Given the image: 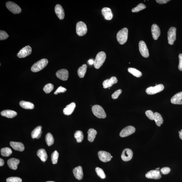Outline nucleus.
<instances>
[{"label": "nucleus", "instance_id": "nucleus-1", "mask_svg": "<svg viewBox=\"0 0 182 182\" xmlns=\"http://www.w3.org/2000/svg\"><path fill=\"white\" fill-rule=\"evenodd\" d=\"M48 63L47 59H42L34 64L31 68V70L33 72H39L46 67Z\"/></svg>", "mask_w": 182, "mask_h": 182}, {"label": "nucleus", "instance_id": "nucleus-2", "mask_svg": "<svg viewBox=\"0 0 182 182\" xmlns=\"http://www.w3.org/2000/svg\"><path fill=\"white\" fill-rule=\"evenodd\" d=\"M128 30L127 28H122L117 33V38L118 43L123 45L126 42L128 38Z\"/></svg>", "mask_w": 182, "mask_h": 182}, {"label": "nucleus", "instance_id": "nucleus-3", "mask_svg": "<svg viewBox=\"0 0 182 182\" xmlns=\"http://www.w3.org/2000/svg\"><path fill=\"white\" fill-rule=\"evenodd\" d=\"M106 58V54L104 52H99L97 54L94 60V65L95 68L96 69H99L105 61Z\"/></svg>", "mask_w": 182, "mask_h": 182}, {"label": "nucleus", "instance_id": "nucleus-4", "mask_svg": "<svg viewBox=\"0 0 182 182\" xmlns=\"http://www.w3.org/2000/svg\"><path fill=\"white\" fill-rule=\"evenodd\" d=\"M92 110L94 114L97 118H105L106 117L105 111L101 106L95 105L92 107Z\"/></svg>", "mask_w": 182, "mask_h": 182}, {"label": "nucleus", "instance_id": "nucleus-5", "mask_svg": "<svg viewBox=\"0 0 182 182\" xmlns=\"http://www.w3.org/2000/svg\"><path fill=\"white\" fill-rule=\"evenodd\" d=\"M76 31L77 35L79 36H82L86 35L87 31L86 24L82 21L77 23L76 26Z\"/></svg>", "mask_w": 182, "mask_h": 182}, {"label": "nucleus", "instance_id": "nucleus-6", "mask_svg": "<svg viewBox=\"0 0 182 182\" xmlns=\"http://www.w3.org/2000/svg\"><path fill=\"white\" fill-rule=\"evenodd\" d=\"M6 6L7 8L14 14H19L21 12V9L20 7L13 2H6Z\"/></svg>", "mask_w": 182, "mask_h": 182}, {"label": "nucleus", "instance_id": "nucleus-7", "mask_svg": "<svg viewBox=\"0 0 182 182\" xmlns=\"http://www.w3.org/2000/svg\"><path fill=\"white\" fill-rule=\"evenodd\" d=\"M176 27H171L168 32V42L170 45L174 44L176 39Z\"/></svg>", "mask_w": 182, "mask_h": 182}, {"label": "nucleus", "instance_id": "nucleus-8", "mask_svg": "<svg viewBox=\"0 0 182 182\" xmlns=\"http://www.w3.org/2000/svg\"><path fill=\"white\" fill-rule=\"evenodd\" d=\"M164 87L162 84L157 85L154 87H150L147 88L146 90V92L147 94L153 95L160 92L163 91Z\"/></svg>", "mask_w": 182, "mask_h": 182}, {"label": "nucleus", "instance_id": "nucleus-9", "mask_svg": "<svg viewBox=\"0 0 182 182\" xmlns=\"http://www.w3.org/2000/svg\"><path fill=\"white\" fill-rule=\"evenodd\" d=\"M32 48L29 45L24 47L22 48L17 54V56L19 58H23L28 56L31 53Z\"/></svg>", "mask_w": 182, "mask_h": 182}, {"label": "nucleus", "instance_id": "nucleus-10", "mask_svg": "<svg viewBox=\"0 0 182 182\" xmlns=\"http://www.w3.org/2000/svg\"><path fill=\"white\" fill-rule=\"evenodd\" d=\"M139 50L142 56L145 58H148L149 53L148 49L145 43L143 41H141L139 44Z\"/></svg>", "mask_w": 182, "mask_h": 182}, {"label": "nucleus", "instance_id": "nucleus-11", "mask_svg": "<svg viewBox=\"0 0 182 182\" xmlns=\"http://www.w3.org/2000/svg\"><path fill=\"white\" fill-rule=\"evenodd\" d=\"M135 127L132 126H128L123 129L120 133V136L122 137H125L130 135L135 132Z\"/></svg>", "mask_w": 182, "mask_h": 182}, {"label": "nucleus", "instance_id": "nucleus-12", "mask_svg": "<svg viewBox=\"0 0 182 182\" xmlns=\"http://www.w3.org/2000/svg\"><path fill=\"white\" fill-rule=\"evenodd\" d=\"M133 156V152L129 149H124L122 151L121 155L122 160L125 161H128L131 160Z\"/></svg>", "mask_w": 182, "mask_h": 182}, {"label": "nucleus", "instance_id": "nucleus-13", "mask_svg": "<svg viewBox=\"0 0 182 182\" xmlns=\"http://www.w3.org/2000/svg\"><path fill=\"white\" fill-rule=\"evenodd\" d=\"M99 157L100 160L104 162H108L111 159V154L105 151H100L98 152Z\"/></svg>", "mask_w": 182, "mask_h": 182}, {"label": "nucleus", "instance_id": "nucleus-14", "mask_svg": "<svg viewBox=\"0 0 182 182\" xmlns=\"http://www.w3.org/2000/svg\"><path fill=\"white\" fill-rule=\"evenodd\" d=\"M148 178L158 179L161 178L160 171L158 170H152L148 172L145 175Z\"/></svg>", "mask_w": 182, "mask_h": 182}, {"label": "nucleus", "instance_id": "nucleus-15", "mask_svg": "<svg viewBox=\"0 0 182 182\" xmlns=\"http://www.w3.org/2000/svg\"><path fill=\"white\" fill-rule=\"evenodd\" d=\"M58 78L63 81H67L69 77V72L65 69H62L58 70L56 74Z\"/></svg>", "mask_w": 182, "mask_h": 182}, {"label": "nucleus", "instance_id": "nucleus-16", "mask_svg": "<svg viewBox=\"0 0 182 182\" xmlns=\"http://www.w3.org/2000/svg\"><path fill=\"white\" fill-rule=\"evenodd\" d=\"M118 80L115 77H111L110 79L106 80L103 82V85L104 88H110L114 84L117 83Z\"/></svg>", "mask_w": 182, "mask_h": 182}, {"label": "nucleus", "instance_id": "nucleus-17", "mask_svg": "<svg viewBox=\"0 0 182 182\" xmlns=\"http://www.w3.org/2000/svg\"><path fill=\"white\" fill-rule=\"evenodd\" d=\"M151 31L152 37L154 40H158L161 34L160 28L156 24H154L151 26Z\"/></svg>", "mask_w": 182, "mask_h": 182}, {"label": "nucleus", "instance_id": "nucleus-18", "mask_svg": "<svg viewBox=\"0 0 182 182\" xmlns=\"http://www.w3.org/2000/svg\"><path fill=\"white\" fill-rule=\"evenodd\" d=\"M73 173L75 177L79 180H80L83 178V173L82 168L81 166L75 168L73 170Z\"/></svg>", "mask_w": 182, "mask_h": 182}, {"label": "nucleus", "instance_id": "nucleus-19", "mask_svg": "<svg viewBox=\"0 0 182 182\" xmlns=\"http://www.w3.org/2000/svg\"><path fill=\"white\" fill-rule=\"evenodd\" d=\"M55 11L57 16L60 20H63L65 17V14L63 9L60 4H58L55 8Z\"/></svg>", "mask_w": 182, "mask_h": 182}, {"label": "nucleus", "instance_id": "nucleus-20", "mask_svg": "<svg viewBox=\"0 0 182 182\" xmlns=\"http://www.w3.org/2000/svg\"><path fill=\"white\" fill-rule=\"evenodd\" d=\"M173 104L182 105V92L177 93L171 99Z\"/></svg>", "mask_w": 182, "mask_h": 182}, {"label": "nucleus", "instance_id": "nucleus-21", "mask_svg": "<svg viewBox=\"0 0 182 182\" xmlns=\"http://www.w3.org/2000/svg\"><path fill=\"white\" fill-rule=\"evenodd\" d=\"M19 159L13 158H11L8 161V165L11 169L16 170L17 169L18 165L20 163Z\"/></svg>", "mask_w": 182, "mask_h": 182}, {"label": "nucleus", "instance_id": "nucleus-22", "mask_svg": "<svg viewBox=\"0 0 182 182\" xmlns=\"http://www.w3.org/2000/svg\"><path fill=\"white\" fill-rule=\"evenodd\" d=\"M76 107V104L74 102H73L66 107L64 109L63 113L65 115H69L71 114L75 110Z\"/></svg>", "mask_w": 182, "mask_h": 182}, {"label": "nucleus", "instance_id": "nucleus-23", "mask_svg": "<svg viewBox=\"0 0 182 182\" xmlns=\"http://www.w3.org/2000/svg\"><path fill=\"white\" fill-rule=\"evenodd\" d=\"M102 13L106 20H110L112 19L113 15L110 9L104 8L102 9Z\"/></svg>", "mask_w": 182, "mask_h": 182}, {"label": "nucleus", "instance_id": "nucleus-24", "mask_svg": "<svg viewBox=\"0 0 182 182\" xmlns=\"http://www.w3.org/2000/svg\"><path fill=\"white\" fill-rule=\"evenodd\" d=\"M11 146L16 151H24V145L21 142L11 141L10 142Z\"/></svg>", "mask_w": 182, "mask_h": 182}, {"label": "nucleus", "instance_id": "nucleus-25", "mask_svg": "<svg viewBox=\"0 0 182 182\" xmlns=\"http://www.w3.org/2000/svg\"><path fill=\"white\" fill-rule=\"evenodd\" d=\"M42 127L38 126L31 132V136L33 139L36 138L38 139L41 138L42 133Z\"/></svg>", "mask_w": 182, "mask_h": 182}, {"label": "nucleus", "instance_id": "nucleus-26", "mask_svg": "<svg viewBox=\"0 0 182 182\" xmlns=\"http://www.w3.org/2000/svg\"><path fill=\"white\" fill-rule=\"evenodd\" d=\"M17 113L15 111L10 110H4L1 111V115L8 118H13L16 116Z\"/></svg>", "mask_w": 182, "mask_h": 182}, {"label": "nucleus", "instance_id": "nucleus-27", "mask_svg": "<svg viewBox=\"0 0 182 182\" xmlns=\"http://www.w3.org/2000/svg\"><path fill=\"white\" fill-rule=\"evenodd\" d=\"M37 156L43 162L47 161L48 156L46 151L44 149H41L38 150L37 152Z\"/></svg>", "mask_w": 182, "mask_h": 182}, {"label": "nucleus", "instance_id": "nucleus-28", "mask_svg": "<svg viewBox=\"0 0 182 182\" xmlns=\"http://www.w3.org/2000/svg\"><path fill=\"white\" fill-rule=\"evenodd\" d=\"M88 140L90 142L94 141L97 134V131L93 129H90L88 132Z\"/></svg>", "mask_w": 182, "mask_h": 182}, {"label": "nucleus", "instance_id": "nucleus-29", "mask_svg": "<svg viewBox=\"0 0 182 182\" xmlns=\"http://www.w3.org/2000/svg\"><path fill=\"white\" fill-rule=\"evenodd\" d=\"M154 120L155 121L156 124L159 127L163 123V120L161 116L158 112L154 113Z\"/></svg>", "mask_w": 182, "mask_h": 182}, {"label": "nucleus", "instance_id": "nucleus-30", "mask_svg": "<svg viewBox=\"0 0 182 182\" xmlns=\"http://www.w3.org/2000/svg\"><path fill=\"white\" fill-rule=\"evenodd\" d=\"M20 105L22 108L26 109H33L34 108V104L29 102L21 101L20 102Z\"/></svg>", "mask_w": 182, "mask_h": 182}, {"label": "nucleus", "instance_id": "nucleus-31", "mask_svg": "<svg viewBox=\"0 0 182 182\" xmlns=\"http://www.w3.org/2000/svg\"><path fill=\"white\" fill-rule=\"evenodd\" d=\"M87 65L86 64H84L79 68L78 70V75L80 78H83L85 77L87 70Z\"/></svg>", "mask_w": 182, "mask_h": 182}, {"label": "nucleus", "instance_id": "nucleus-32", "mask_svg": "<svg viewBox=\"0 0 182 182\" xmlns=\"http://www.w3.org/2000/svg\"><path fill=\"white\" fill-rule=\"evenodd\" d=\"M128 71L133 75L138 78H139L142 76L141 72L135 68H128Z\"/></svg>", "mask_w": 182, "mask_h": 182}, {"label": "nucleus", "instance_id": "nucleus-33", "mask_svg": "<svg viewBox=\"0 0 182 182\" xmlns=\"http://www.w3.org/2000/svg\"><path fill=\"white\" fill-rule=\"evenodd\" d=\"M45 141L48 146H51L54 144V138L53 136L50 133H48L45 136Z\"/></svg>", "mask_w": 182, "mask_h": 182}, {"label": "nucleus", "instance_id": "nucleus-34", "mask_svg": "<svg viewBox=\"0 0 182 182\" xmlns=\"http://www.w3.org/2000/svg\"><path fill=\"white\" fill-rule=\"evenodd\" d=\"M74 137L76 139L78 143H80L82 141L84 138L83 134L81 131H77L74 134Z\"/></svg>", "mask_w": 182, "mask_h": 182}, {"label": "nucleus", "instance_id": "nucleus-35", "mask_svg": "<svg viewBox=\"0 0 182 182\" xmlns=\"http://www.w3.org/2000/svg\"><path fill=\"white\" fill-rule=\"evenodd\" d=\"M1 151V155L4 156H9L12 153V150L9 147L3 148Z\"/></svg>", "mask_w": 182, "mask_h": 182}, {"label": "nucleus", "instance_id": "nucleus-36", "mask_svg": "<svg viewBox=\"0 0 182 182\" xmlns=\"http://www.w3.org/2000/svg\"><path fill=\"white\" fill-rule=\"evenodd\" d=\"M59 157L58 152L57 151H54L51 154V160L53 164H56L58 163Z\"/></svg>", "mask_w": 182, "mask_h": 182}, {"label": "nucleus", "instance_id": "nucleus-37", "mask_svg": "<svg viewBox=\"0 0 182 182\" xmlns=\"http://www.w3.org/2000/svg\"><path fill=\"white\" fill-rule=\"evenodd\" d=\"M95 171L98 176L101 179H104L106 178V176L104 172L101 168L98 167L95 168Z\"/></svg>", "mask_w": 182, "mask_h": 182}, {"label": "nucleus", "instance_id": "nucleus-38", "mask_svg": "<svg viewBox=\"0 0 182 182\" xmlns=\"http://www.w3.org/2000/svg\"><path fill=\"white\" fill-rule=\"evenodd\" d=\"M146 8V6L142 3H141L138 4V5L132 9V12L133 13H136L139 12L141 11H142Z\"/></svg>", "mask_w": 182, "mask_h": 182}, {"label": "nucleus", "instance_id": "nucleus-39", "mask_svg": "<svg viewBox=\"0 0 182 182\" xmlns=\"http://www.w3.org/2000/svg\"><path fill=\"white\" fill-rule=\"evenodd\" d=\"M54 89V86L51 83H49L45 85L44 88L43 90L46 94H49Z\"/></svg>", "mask_w": 182, "mask_h": 182}, {"label": "nucleus", "instance_id": "nucleus-40", "mask_svg": "<svg viewBox=\"0 0 182 182\" xmlns=\"http://www.w3.org/2000/svg\"><path fill=\"white\" fill-rule=\"evenodd\" d=\"M6 182H22V180L19 177H9L6 180Z\"/></svg>", "mask_w": 182, "mask_h": 182}, {"label": "nucleus", "instance_id": "nucleus-41", "mask_svg": "<svg viewBox=\"0 0 182 182\" xmlns=\"http://www.w3.org/2000/svg\"><path fill=\"white\" fill-rule=\"evenodd\" d=\"M9 37L6 31H0V40H4L7 39Z\"/></svg>", "mask_w": 182, "mask_h": 182}, {"label": "nucleus", "instance_id": "nucleus-42", "mask_svg": "<svg viewBox=\"0 0 182 182\" xmlns=\"http://www.w3.org/2000/svg\"><path fill=\"white\" fill-rule=\"evenodd\" d=\"M145 114L149 119L154 120V113L151 110H149L146 111Z\"/></svg>", "mask_w": 182, "mask_h": 182}, {"label": "nucleus", "instance_id": "nucleus-43", "mask_svg": "<svg viewBox=\"0 0 182 182\" xmlns=\"http://www.w3.org/2000/svg\"><path fill=\"white\" fill-rule=\"evenodd\" d=\"M67 89L63 87L62 86H60L56 90L54 93V95H58L59 93H64L66 92Z\"/></svg>", "mask_w": 182, "mask_h": 182}, {"label": "nucleus", "instance_id": "nucleus-44", "mask_svg": "<svg viewBox=\"0 0 182 182\" xmlns=\"http://www.w3.org/2000/svg\"><path fill=\"white\" fill-rule=\"evenodd\" d=\"M122 92V90L120 89L115 91L112 95V98L113 99H117L119 95L121 94Z\"/></svg>", "mask_w": 182, "mask_h": 182}, {"label": "nucleus", "instance_id": "nucleus-45", "mask_svg": "<svg viewBox=\"0 0 182 182\" xmlns=\"http://www.w3.org/2000/svg\"><path fill=\"white\" fill-rule=\"evenodd\" d=\"M170 170V168L168 167H163L161 170V172L164 174H167L169 173Z\"/></svg>", "mask_w": 182, "mask_h": 182}, {"label": "nucleus", "instance_id": "nucleus-46", "mask_svg": "<svg viewBox=\"0 0 182 182\" xmlns=\"http://www.w3.org/2000/svg\"><path fill=\"white\" fill-rule=\"evenodd\" d=\"M179 64L178 69L181 71H182V54H180L179 55Z\"/></svg>", "mask_w": 182, "mask_h": 182}, {"label": "nucleus", "instance_id": "nucleus-47", "mask_svg": "<svg viewBox=\"0 0 182 182\" xmlns=\"http://www.w3.org/2000/svg\"><path fill=\"white\" fill-rule=\"evenodd\" d=\"M169 1V0H156V1L157 3L160 4H165Z\"/></svg>", "mask_w": 182, "mask_h": 182}, {"label": "nucleus", "instance_id": "nucleus-48", "mask_svg": "<svg viewBox=\"0 0 182 182\" xmlns=\"http://www.w3.org/2000/svg\"><path fill=\"white\" fill-rule=\"evenodd\" d=\"M88 63L90 65H92L94 64V60H92V59H90V60L88 61Z\"/></svg>", "mask_w": 182, "mask_h": 182}, {"label": "nucleus", "instance_id": "nucleus-49", "mask_svg": "<svg viewBox=\"0 0 182 182\" xmlns=\"http://www.w3.org/2000/svg\"><path fill=\"white\" fill-rule=\"evenodd\" d=\"M4 161L3 159H0V166H2L4 165Z\"/></svg>", "mask_w": 182, "mask_h": 182}, {"label": "nucleus", "instance_id": "nucleus-50", "mask_svg": "<svg viewBox=\"0 0 182 182\" xmlns=\"http://www.w3.org/2000/svg\"><path fill=\"white\" fill-rule=\"evenodd\" d=\"M179 136L181 139L182 140V129L181 131H179Z\"/></svg>", "mask_w": 182, "mask_h": 182}, {"label": "nucleus", "instance_id": "nucleus-51", "mask_svg": "<svg viewBox=\"0 0 182 182\" xmlns=\"http://www.w3.org/2000/svg\"><path fill=\"white\" fill-rule=\"evenodd\" d=\"M46 182H55L53 181H47Z\"/></svg>", "mask_w": 182, "mask_h": 182}, {"label": "nucleus", "instance_id": "nucleus-52", "mask_svg": "<svg viewBox=\"0 0 182 182\" xmlns=\"http://www.w3.org/2000/svg\"><path fill=\"white\" fill-rule=\"evenodd\" d=\"M160 169V168H156V170H158V169Z\"/></svg>", "mask_w": 182, "mask_h": 182}, {"label": "nucleus", "instance_id": "nucleus-53", "mask_svg": "<svg viewBox=\"0 0 182 182\" xmlns=\"http://www.w3.org/2000/svg\"><path fill=\"white\" fill-rule=\"evenodd\" d=\"M113 158V156H111V158Z\"/></svg>", "mask_w": 182, "mask_h": 182}]
</instances>
